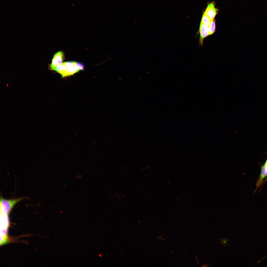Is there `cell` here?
I'll list each match as a JSON object with an SVG mask.
<instances>
[{
    "mask_svg": "<svg viewBox=\"0 0 267 267\" xmlns=\"http://www.w3.org/2000/svg\"><path fill=\"white\" fill-rule=\"evenodd\" d=\"M168 137L166 129L149 123L129 124L108 136L109 141L120 148L125 155L147 149Z\"/></svg>",
    "mask_w": 267,
    "mask_h": 267,
    "instance_id": "6da1fadb",
    "label": "cell"
},
{
    "mask_svg": "<svg viewBox=\"0 0 267 267\" xmlns=\"http://www.w3.org/2000/svg\"><path fill=\"white\" fill-rule=\"evenodd\" d=\"M129 115L128 107L124 102H118L110 107L99 132L100 137L106 140L112 134L124 127Z\"/></svg>",
    "mask_w": 267,
    "mask_h": 267,
    "instance_id": "7a4b0ae2",
    "label": "cell"
}]
</instances>
